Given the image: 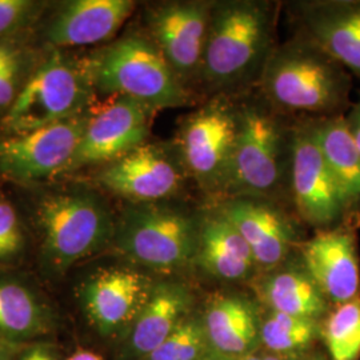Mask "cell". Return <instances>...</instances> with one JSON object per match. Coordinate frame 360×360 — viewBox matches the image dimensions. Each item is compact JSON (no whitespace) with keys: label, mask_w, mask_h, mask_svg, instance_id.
<instances>
[{"label":"cell","mask_w":360,"mask_h":360,"mask_svg":"<svg viewBox=\"0 0 360 360\" xmlns=\"http://www.w3.org/2000/svg\"><path fill=\"white\" fill-rule=\"evenodd\" d=\"M274 41L269 3L233 0L214 3L200 70L207 89L229 91L262 75Z\"/></svg>","instance_id":"6da1fadb"},{"label":"cell","mask_w":360,"mask_h":360,"mask_svg":"<svg viewBox=\"0 0 360 360\" xmlns=\"http://www.w3.org/2000/svg\"><path fill=\"white\" fill-rule=\"evenodd\" d=\"M91 86L111 96H127L154 111L193 101L153 39L129 34L84 62Z\"/></svg>","instance_id":"7a4b0ae2"},{"label":"cell","mask_w":360,"mask_h":360,"mask_svg":"<svg viewBox=\"0 0 360 360\" xmlns=\"http://www.w3.org/2000/svg\"><path fill=\"white\" fill-rule=\"evenodd\" d=\"M259 82L271 103L291 111L330 112L347 98L342 65L309 39L274 49Z\"/></svg>","instance_id":"3957f363"},{"label":"cell","mask_w":360,"mask_h":360,"mask_svg":"<svg viewBox=\"0 0 360 360\" xmlns=\"http://www.w3.org/2000/svg\"><path fill=\"white\" fill-rule=\"evenodd\" d=\"M92 89L84 63L51 53L23 84L13 107L0 119L1 134L41 129L82 115Z\"/></svg>","instance_id":"277c9868"},{"label":"cell","mask_w":360,"mask_h":360,"mask_svg":"<svg viewBox=\"0 0 360 360\" xmlns=\"http://www.w3.org/2000/svg\"><path fill=\"white\" fill-rule=\"evenodd\" d=\"M199 226L193 217L167 207L129 208L116 230V245L135 263L158 271L184 267L196 257Z\"/></svg>","instance_id":"5b68a950"},{"label":"cell","mask_w":360,"mask_h":360,"mask_svg":"<svg viewBox=\"0 0 360 360\" xmlns=\"http://www.w3.org/2000/svg\"><path fill=\"white\" fill-rule=\"evenodd\" d=\"M37 219L44 255L59 270L94 254L114 233L112 220L103 205L84 193L44 196L39 202Z\"/></svg>","instance_id":"8992f818"},{"label":"cell","mask_w":360,"mask_h":360,"mask_svg":"<svg viewBox=\"0 0 360 360\" xmlns=\"http://www.w3.org/2000/svg\"><path fill=\"white\" fill-rule=\"evenodd\" d=\"M283 132L257 104L236 108V136L227 191L257 198L274 193L283 178Z\"/></svg>","instance_id":"52a82bcc"},{"label":"cell","mask_w":360,"mask_h":360,"mask_svg":"<svg viewBox=\"0 0 360 360\" xmlns=\"http://www.w3.org/2000/svg\"><path fill=\"white\" fill-rule=\"evenodd\" d=\"M236 136V108L218 96L183 120L178 153L187 174L210 191H227Z\"/></svg>","instance_id":"ba28073f"},{"label":"cell","mask_w":360,"mask_h":360,"mask_svg":"<svg viewBox=\"0 0 360 360\" xmlns=\"http://www.w3.org/2000/svg\"><path fill=\"white\" fill-rule=\"evenodd\" d=\"M75 116L41 129L0 135V176L30 183L67 171L87 124Z\"/></svg>","instance_id":"9c48e42d"},{"label":"cell","mask_w":360,"mask_h":360,"mask_svg":"<svg viewBox=\"0 0 360 360\" xmlns=\"http://www.w3.org/2000/svg\"><path fill=\"white\" fill-rule=\"evenodd\" d=\"M212 4L208 1H171L155 7L147 16L151 39L188 91L190 86L200 83Z\"/></svg>","instance_id":"30bf717a"},{"label":"cell","mask_w":360,"mask_h":360,"mask_svg":"<svg viewBox=\"0 0 360 360\" xmlns=\"http://www.w3.org/2000/svg\"><path fill=\"white\" fill-rule=\"evenodd\" d=\"M155 111L127 96H111L89 115L83 136L67 171L108 165L146 143Z\"/></svg>","instance_id":"8fae6325"},{"label":"cell","mask_w":360,"mask_h":360,"mask_svg":"<svg viewBox=\"0 0 360 360\" xmlns=\"http://www.w3.org/2000/svg\"><path fill=\"white\" fill-rule=\"evenodd\" d=\"M186 174L178 150L174 155L162 146L144 143L105 165L95 180L117 196L151 205L178 193Z\"/></svg>","instance_id":"7c38bea8"},{"label":"cell","mask_w":360,"mask_h":360,"mask_svg":"<svg viewBox=\"0 0 360 360\" xmlns=\"http://www.w3.org/2000/svg\"><path fill=\"white\" fill-rule=\"evenodd\" d=\"M291 158V186L299 214L312 226H331L345 208L324 160L315 124L296 129Z\"/></svg>","instance_id":"4fadbf2b"},{"label":"cell","mask_w":360,"mask_h":360,"mask_svg":"<svg viewBox=\"0 0 360 360\" xmlns=\"http://www.w3.org/2000/svg\"><path fill=\"white\" fill-rule=\"evenodd\" d=\"M302 257L306 272L327 300L339 304L359 296V259L349 232L316 233L302 247Z\"/></svg>","instance_id":"5bb4252c"},{"label":"cell","mask_w":360,"mask_h":360,"mask_svg":"<svg viewBox=\"0 0 360 360\" xmlns=\"http://www.w3.org/2000/svg\"><path fill=\"white\" fill-rule=\"evenodd\" d=\"M243 236L255 263L264 269L278 266L294 242V231L276 207L257 198L236 196L218 208Z\"/></svg>","instance_id":"9a60e30c"},{"label":"cell","mask_w":360,"mask_h":360,"mask_svg":"<svg viewBox=\"0 0 360 360\" xmlns=\"http://www.w3.org/2000/svg\"><path fill=\"white\" fill-rule=\"evenodd\" d=\"M150 281L138 271L104 270L83 287L84 307L103 333L135 321L151 294Z\"/></svg>","instance_id":"2e32d148"},{"label":"cell","mask_w":360,"mask_h":360,"mask_svg":"<svg viewBox=\"0 0 360 360\" xmlns=\"http://www.w3.org/2000/svg\"><path fill=\"white\" fill-rule=\"evenodd\" d=\"M307 38L360 77V1L300 4Z\"/></svg>","instance_id":"e0dca14e"},{"label":"cell","mask_w":360,"mask_h":360,"mask_svg":"<svg viewBox=\"0 0 360 360\" xmlns=\"http://www.w3.org/2000/svg\"><path fill=\"white\" fill-rule=\"evenodd\" d=\"M135 8L131 0H77L55 15L46 38L55 47L98 44L112 38Z\"/></svg>","instance_id":"ac0fdd59"},{"label":"cell","mask_w":360,"mask_h":360,"mask_svg":"<svg viewBox=\"0 0 360 360\" xmlns=\"http://www.w3.org/2000/svg\"><path fill=\"white\" fill-rule=\"evenodd\" d=\"M262 323L254 304L242 296H219L207 307L205 333L212 351L233 359L257 354Z\"/></svg>","instance_id":"d6986e66"},{"label":"cell","mask_w":360,"mask_h":360,"mask_svg":"<svg viewBox=\"0 0 360 360\" xmlns=\"http://www.w3.org/2000/svg\"><path fill=\"white\" fill-rule=\"evenodd\" d=\"M196 259L203 270L221 281L245 279L257 264L243 236L219 212L199 226Z\"/></svg>","instance_id":"ffe728a7"},{"label":"cell","mask_w":360,"mask_h":360,"mask_svg":"<svg viewBox=\"0 0 360 360\" xmlns=\"http://www.w3.org/2000/svg\"><path fill=\"white\" fill-rule=\"evenodd\" d=\"M191 299L179 284L163 283L153 288L138 314L131 333V348L136 355L148 356L186 318Z\"/></svg>","instance_id":"44dd1931"},{"label":"cell","mask_w":360,"mask_h":360,"mask_svg":"<svg viewBox=\"0 0 360 360\" xmlns=\"http://www.w3.org/2000/svg\"><path fill=\"white\" fill-rule=\"evenodd\" d=\"M319 146L345 211L360 206V151L343 116L315 124Z\"/></svg>","instance_id":"7402d4cb"},{"label":"cell","mask_w":360,"mask_h":360,"mask_svg":"<svg viewBox=\"0 0 360 360\" xmlns=\"http://www.w3.org/2000/svg\"><path fill=\"white\" fill-rule=\"evenodd\" d=\"M259 295L271 311L318 321L327 311V299L306 271L283 270L262 281Z\"/></svg>","instance_id":"603a6c76"},{"label":"cell","mask_w":360,"mask_h":360,"mask_svg":"<svg viewBox=\"0 0 360 360\" xmlns=\"http://www.w3.org/2000/svg\"><path fill=\"white\" fill-rule=\"evenodd\" d=\"M331 360H359L360 296L335 304L321 330Z\"/></svg>","instance_id":"cb8c5ba5"},{"label":"cell","mask_w":360,"mask_h":360,"mask_svg":"<svg viewBox=\"0 0 360 360\" xmlns=\"http://www.w3.org/2000/svg\"><path fill=\"white\" fill-rule=\"evenodd\" d=\"M318 333V321L275 311L260 326L262 345L278 355H291L309 347Z\"/></svg>","instance_id":"d4e9b609"},{"label":"cell","mask_w":360,"mask_h":360,"mask_svg":"<svg viewBox=\"0 0 360 360\" xmlns=\"http://www.w3.org/2000/svg\"><path fill=\"white\" fill-rule=\"evenodd\" d=\"M41 314L38 302L26 287L16 283H0V333L25 336L35 333Z\"/></svg>","instance_id":"484cf974"},{"label":"cell","mask_w":360,"mask_h":360,"mask_svg":"<svg viewBox=\"0 0 360 360\" xmlns=\"http://www.w3.org/2000/svg\"><path fill=\"white\" fill-rule=\"evenodd\" d=\"M211 349L203 324L184 319L147 360H199Z\"/></svg>","instance_id":"4316f807"},{"label":"cell","mask_w":360,"mask_h":360,"mask_svg":"<svg viewBox=\"0 0 360 360\" xmlns=\"http://www.w3.org/2000/svg\"><path fill=\"white\" fill-rule=\"evenodd\" d=\"M25 68V53L11 40L0 41V115L1 117L13 107L23 89L20 79Z\"/></svg>","instance_id":"83f0119b"},{"label":"cell","mask_w":360,"mask_h":360,"mask_svg":"<svg viewBox=\"0 0 360 360\" xmlns=\"http://www.w3.org/2000/svg\"><path fill=\"white\" fill-rule=\"evenodd\" d=\"M40 6L30 0H0V41L30 26L38 18Z\"/></svg>","instance_id":"f1b7e54d"},{"label":"cell","mask_w":360,"mask_h":360,"mask_svg":"<svg viewBox=\"0 0 360 360\" xmlns=\"http://www.w3.org/2000/svg\"><path fill=\"white\" fill-rule=\"evenodd\" d=\"M23 243V231L15 207L0 196V260L16 257Z\"/></svg>","instance_id":"f546056e"},{"label":"cell","mask_w":360,"mask_h":360,"mask_svg":"<svg viewBox=\"0 0 360 360\" xmlns=\"http://www.w3.org/2000/svg\"><path fill=\"white\" fill-rule=\"evenodd\" d=\"M347 120L348 129L355 141V144L360 151V101L354 105L351 114L346 117Z\"/></svg>","instance_id":"4dcf8cb0"},{"label":"cell","mask_w":360,"mask_h":360,"mask_svg":"<svg viewBox=\"0 0 360 360\" xmlns=\"http://www.w3.org/2000/svg\"><path fill=\"white\" fill-rule=\"evenodd\" d=\"M23 360H53L49 349L43 347H37L28 351L23 356Z\"/></svg>","instance_id":"1f68e13d"},{"label":"cell","mask_w":360,"mask_h":360,"mask_svg":"<svg viewBox=\"0 0 360 360\" xmlns=\"http://www.w3.org/2000/svg\"><path fill=\"white\" fill-rule=\"evenodd\" d=\"M65 360H103V358L91 351H77Z\"/></svg>","instance_id":"d6a6232c"},{"label":"cell","mask_w":360,"mask_h":360,"mask_svg":"<svg viewBox=\"0 0 360 360\" xmlns=\"http://www.w3.org/2000/svg\"><path fill=\"white\" fill-rule=\"evenodd\" d=\"M199 360H238L233 359V358H230V356H226V355H221V354H219L217 351H212V349H210L208 352H207L206 355L203 356V358H200Z\"/></svg>","instance_id":"836d02e7"},{"label":"cell","mask_w":360,"mask_h":360,"mask_svg":"<svg viewBox=\"0 0 360 360\" xmlns=\"http://www.w3.org/2000/svg\"><path fill=\"white\" fill-rule=\"evenodd\" d=\"M263 360H284L283 355H278V354H266L263 355Z\"/></svg>","instance_id":"e575fe53"},{"label":"cell","mask_w":360,"mask_h":360,"mask_svg":"<svg viewBox=\"0 0 360 360\" xmlns=\"http://www.w3.org/2000/svg\"><path fill=\"white\" fill-rule=\"evenodd\" d=\"M239 360H263V355L252 354V355H248V356H245V358H243V359Z\"/></svg>","instance_id":"d590c367"},{"label":"cell","mask_w":360,"mask_h":360,"mask_svg":"<svg viewBox=\"0 0 360 360\" xmlns=\"http://www.w3.org/2000/svg\"><path fill=\"white\" fill-rule=\"evenodd\" d=\"M303 360H326L321 355H314V356H309V358H306V359Z\"/></svg>","instance_id":"8d00e7d4"},{"label":"cell","mask_w":360,"mask_h":360,"mask_svg":"<svg viewBox=\"0 0 360 360\" xmlns=\"http://www.w3.org/2000/svg\"><path fill=\"white\" fill-rule=\"evenodd\" d=\"M6 359V355H4V349L1 347V345H0V360Z\"/></svg>","instance_id":"74e56055"}]
</instances>
